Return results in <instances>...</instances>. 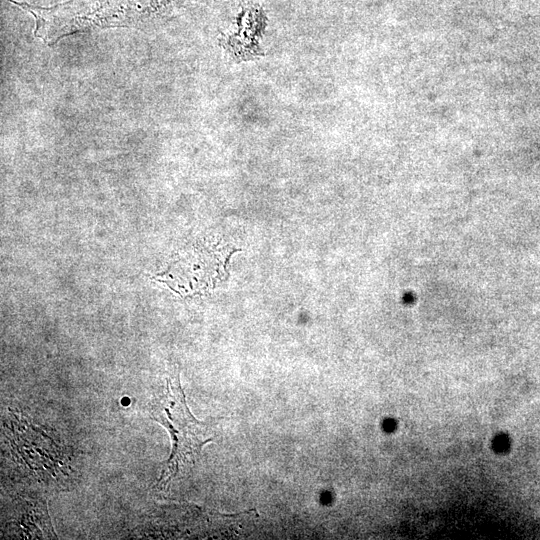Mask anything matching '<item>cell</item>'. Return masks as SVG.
Returning <instances> with one entry per match:
<instances>
[{
  "instance_id": "cell-1",
  "label": "cell",
  "mask_w": 540,
  "mask_h": 540,
  "mask_svg": "<svg viewBox=\"0 0 540 540\" xmlns=\"http://www.w3.org/2000/svg\"><path fill=\"white\" fill-rule=\"evenodd\" d=\"M150 414L153 420L167 429L172 441L170 456L157 483L159 488H164L183 469L196 462L202 447L213 437L207 436L205 423L198 421L190 412L178 373L166 378L165 387L150 404Z\"/></svg>"
},
{
  "instance_id": "cell-2",
  "label": "cell",
  "mask_w": 540,
  "mask_h": 540,
  "mask_svg": "<svg viewBox=\"0 0 540 540\" xmlns=\"http://www.w3.org/2000/svg\"><path fill=\"white\" fill-rule=\"evenodd\" d=\"M218 244H199L186 250L166 272L163 281L180 293H198L221 280L232 251Z\"/></svg>"
}]
</instances>
